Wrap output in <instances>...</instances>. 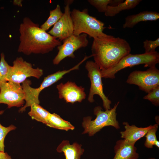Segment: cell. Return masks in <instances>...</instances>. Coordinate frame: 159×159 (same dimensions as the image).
<instances>
[{"label": "cell", "mask_w": 159, "mask_h": 159, "mask_svg": "<svg viewBox=\"0 0 159 159\" xmlns=\"http://www.w3.org/2000/svg\"><path fill=\"white\" fill-rule=\"evenodd\" d=\"M19 30L20 43L18 52L26 55L47 53L62 44L28 17L24 18Z\"/></svg>", "instance_id": "6da1fadb"}, {"label": "cell", "mask_w": 159, "mask_h": 159, "mask_svg": "<svg viewBox=\"0 0 159 159\" xmlns=\"http://www.w3.org/2000/svg\"><path fill=\"white\" fill-rule=\"evenodd\" d=\"M91 49L94 62L101 70L113 67L131 51L127 41L111 35L94 38Z\"/></svg>", "instance_id": "7a4b0ae2"}, {"label": "cell", "mask_w": 159, "mask_h": 159, "mask_svg": "<svg viewBox=\"0 0 159 159\" xmlns=\"http://www.w3.org/2000/svg\"><path fill=\"white\" fill-rule=\"evenodd\" d=\"M71 15L74 26L73 34H85L93 39L110 36L103 32L106 28L104 23L90 15L87 9L81 11L74 9L71 11Z\"/></svg>", "instance_id": "3957f363"}, {"label": "cell", "mask_w": 159, "mask_h": 159, "mask_svg": "<svg viewBox=\"0 0 159 159\" xmlns=\"http://www.w3.org/2000/svg\"><path fill=\"white\" fill-rule=\"evenodd\" d=\"M119 104L118 102L113 107L109 110L104 111L100 106L95 107L94 109V114L96 117L92 120L90 116L85 117L83 119L82 125L84 128L82 134H88L90 136L94 135L104 127L112 126L116 129L120 128L118 121L116 118V110Z\"/></svg>", "instance_id": "277c9868"}, {"label": "cell", "mask_w": 159, "mask_h": 159, "mask_svg": "<svg viewBox=\"0 0 159 159\" xmlns=\"http://www.w3.org/2000/svg\"><path fill=\"white\" fill-rule=\"evenodd\" d=\"M159 63V53L157 52L152 53L132 54L130 53L123 57L117 63L112 67L101 70L102 78L113 79L115 74L121 70L128 67L144 64L149 68L155 67Z\"/></svg>", "instance_id": "5b68a950"}, {"label": "cell", "mask_w": 159, "mask_h": 159, "mask_svg": "<svg viewBox=\"0 0 159 159\" xmlns=\"http://www.w3.org/2000/svg\"><path fill=\"white\" fill-rule=\"evenodd\" d=\"M85 68L88 72V76L91 83L88 101L91 103L94 102V95H98L102 101L103 105L105 110L110 109L112 102L104 92L101 70L99 67L94 62L87 61Z\"/></svg>", "instance_id": "8992f818"}, {"label": "cell", "mask_w": 159, "mask_h": 159, "mask_svg": "<svg viewBox=\"0 0 159 159\" xmlns=\"http://www.w3.org/2000/svg\"><path fill=\"white\" fill-rule=\"evenodd\" d=\"M43 74L42 69L38 67L34 68L30 63L22 57H18L13 62L6 81L20 84L28 77H33L39 79Z\"/></svg>", "instance_id": "52a82bcc"}, {"label": "cell", "mask_w": 159, "mask_h": 159, "mask_svg": "<svg viewBox=\"0 0 159 159\" xmlns=\"http://www.w3.org/2000/svg\"><path fill=\"white\" fill-rule=\"evenodd\" d=\"M126 82L136 85L140 90L148 93L159 86V70L155 67L145 71H134L129 74Z\"/></svg>", "instance_id": "ba28073f"}, {"label": "cell", "mask_w": 159, "mask_h": 159, "mask_svg": "<svg viewBox=\"0 0 159 159\" xmlns=\"http://www.w3.org/2000/svg\"><path fill=\"white\" fill-rule=\"evenodd\" d=\"M87 34L79 35L73 34L63 40V44L57 47L58 53L53 60V64L57 65L64 58L75 57L74 52L77 50L87 47L89 43Z\"/></svg>", "instance_id": "9c48e42d"}, {"label": "cell", "mask_w": 159, "mask_h": 159, "mask_svg": "<svg viewBox=\"0 0 159 159\" xmlns=\"http://www.w3.org/2000/svg\"><path fill=\"white\" fill-rule=\"evenodd\" d=\"M24 97L20 84L7 82L0 87V104L7 105L8 108L23 106Z\"/></svg>", "instance_id": "30bf717a"}, {"label": "cell", "mask_w": 159, "mask_h": 159, "mask_svg": "<svg viewBox=\"0 0 159 159\" xmlns=\"http://www.w3.org/2000/svg\"><path fill=\"white\" fill-rule=\"evenodd\" d=\"M64 12L58 21L48 32L60 41L73 34L74 26L69 4H65Z\"/></svg>", "instance_id": "8fae6325"}, {"label": "cell", "mask_w": 159, "mask_h": 159, "mask_svg": "<svg viewBox=\"0 0 159 159\" xmlns=\"http://www.w3.org/2000/svg\"><path fill=\"white\" fill-rule=\"evenodd\" d=\"M56 88L59 98L64 99L67 103L80 102L86 98L85 88L77 86L74 82L61 83L57 85Z\"/></svg>", "instance_id": "7c38bea8"}, {"label": "cell", "mask_w": 159, "mask_h": 159, "mask_svg": "<svg viewBox=\"0 0 159 159\" xmlns=\"http://www.w3.org/2000/svg\"><path fill=\"white\" fill-rule=\"evenodd\" d=\"M22 84L21 86L24 93L25 104L19 110V112H24L26 108L30 107L34 103L39 104V96L40 93L44 89L51 86L49 80L46 77H44L39 87L37 88L32 87L31 81L27 79Z\"/></svg>", "instance_id": "4fadbf2b"}, {"label": "cell", "mask_w": 159, "mask_h": 159, "mask_svg": "<svg viewBox=\"0 0 159 159\" xmlns=\"http://www.w3.org/2000/svg\"><path fill=\"white\" fill-rule=\"evenodd\" d=\"M135 144L124 139L117 141L114 147L115 156L112 159H138L139 154Z\"/></svg>", "instance_id": "5bb4252c"}, {"label": "cell", "mask_w": 159, "mask_h": 159, "mask_svg": "<svg viewBox=\"0 0 159 159\" xmlns=\"http://www.w3.org/2000/svg\"><path fill=\"white\" fill-rule=\"evenodd\" d=\"M122 124L125 130L120 132L121 138L135 144L145 136L148 130L154 126V125H150L146 127H138L134 125H130L127 122H123Z\"/></svg>", "instance_id": "9a60e30c"}, {"label": "cell", "mask_w": 159, "mask_h": 159, "mask_svg": "<svg viewBox=\"0 0 159 159\" xmlns=\"http://www.w3.org/2000/svg\"><path fill=\"white\" fill-rule=\"evenodd\" d=\"M159 18V13L157 12L145 11L137 14L129 15L125 18L123 25L124 28H132L142 21H156Z\"/></svg>", "instance_id": "2e32d148"}, {"label": "cell", "mask_w": 159, "mask_h": 159, "mask_svg": "<svg viewBox=\"0 0 159 159\" xmlns=\"http://www.w3.org/2000/svg\"><path fill=\"white\" fill-rule=\"evenodd\" d=\"M57 151L59 153L63 152L65 159H80L84 150L82 145L77 143L71 145L68 140H63L58 146Z\"/></svg>", "instance_id": "e0dca14e"}, {"label": "cell", "mask_w": 159, "mask_h": 159, "mask_svg": "<svg viewBox=\"0 0 159 159\" xmlns=\"http://www.w3.org/2000/svg\"><path fill=\"white\" fill-rule=\"evenodd\" d=\"M141 1V0H126L116 6L109 5L105 14L107 16H114L122 11L134 8Z\"/></svg>", "instance_id": "ac0fdd59"}, {"label": "cell", "mask_w": 159, "mask_h": 159, "mask_svg": "<svg viewBox=\"0 0 159 159\" xmlns=\"http://www.w3.org/2000/svg\"><path fill=\"white\" fill-rule=\"evenodd\" d=\"M45 125L51 127L66 131L73 130L74 128L69 122L64 120L55 113H50Z\"/></svg>", "instance_id": "d6986e66"}, {"label": "cell", "mask_w": 159, "mask_h": 159, "mask_svg": "<svg viewBox=\"0 0 159 159\" xmlns=\"http://www.w3.org/2000/svg\"><path fill=\"white\" fill-rule=\"evenodd\" d=\"M30 107V110L28 114L31 118L46 124L50 113L39 104L34 103Z\"/></svg>", "instance_id": "ffe728a7"}, {"label": "cell", "mask_w": 159, "mask_h": 159, "mask_svg": "<svg viewBox=\"0 0 159 159\" xmlns=\"http://www.w3.org/2000/svg\"><path fill=\"white\" fill-rule=\"evenodd\" d=\"M59 5H57L55 9L51 10L47 20L40 26L45 31L48 30L52 26L54 25L60 19L63 14Z\"/></svg>", "instance_id": "44dd1931"}, {"label": "cell", "mask_w": 159, "mask_h": 159, "mask_svg": "<svg viewBox=\"0 0 159 159\" xmlns=\"http://www.w3.org/2000/svg\"><path fill=\"white\" fill-rule=\"evenodd\" d=\"M123 0H88V2L95 8L100 12H105L109 4L115 6L123 2Z\"/></svg>", "instance_id": "7402d4cb"}, {"label": "cell", "mask_w": 159, "mask_h": 159, "mask_svg": "<svg viewBox=\"0 0 159 159\" xmlns=\"http://www.w3.org/2000/svg\"><path fill=\"white\" fill-rule=\"evenodd\" d=\"M0 60V87L7 82L6 79L11 66L9 65L5 59L4 53L1 54Z\"/></svg>", "instance_id": "603a6c76"}, {"label": "cell", "mask_w": 159, "mask_h": 159, "mask_svg": "<svg viewBox=\"0 0 159 159\" xmlns=\"http://www.w3.org/2000/svg\"><path fill=\"white\" fill-rule=\"evenodd\" d=\"M158 125L157 124L154 125V126L150 129L145 135L146 140L144 143L145 146L148 148H152L155 145L157 140L156 132L158 128Z\"/></svg>", "instance_id": "cb8c5ba5"}, {"label": "cell", "mask_w": 159, "mask_h": 159, "mask_svg": "<svg viewBox=\"0 0 159 159\" xmlns=\"http://www.w3.org/2000/svg\"><path fill=\"white\" fill-rule=\"evenodd\" d=\"M4 110L0 111V115L4 112ZM16 127L13 125L7 127L2 126L0 123V151L4 152V140L7 134L10 131L14 130Z\"/></svg>", "instance_id": "d4e9b609"}, {"label": "cell", "mask_w": 159, "mask_h": 159, "mask_svg": "<svg viewBox=\"0 0 159 159\" xmlns=\"http://www.w3.org/2000/svg\"><path fill=\"white\" fill-rule=\"evenodd\" d=\"M143 99L150 101L154 105H159V86H158L148 93L143 97Z\"/></svg>", "instance_id": "484cf974"}, {"label": "cell", "mask_w": 159, "mask_h": 159, "mask_svg": "<svg viewBox=\"0 0 159 159\" xmlns=\"http://www.w3.org/2000/svg\"><path fill=\"white\" fill-rule=\"evenodd\" d=\"M145 53H152L155 52L156 48L159 46V38L154 41L146 40L143 42Z\"/></svg>", "instance_id": "4316f807"}, {"label": "cell", "mask_w": 159, "mask_h": 159, "mask_svg": "<svg viewBox=\"0 0 159 159\" xmlns=\"http://www.w3.org/2000/svg\"><path fill=\"white\" fill-rule=\"evenodd\" d=\"M0 159H12L7 153L0 151Z\"/></svg>", "instance_id": "83f0119b"}, {"label": "cell", "mask_w": 159, "mask_h": 159, "mask_svg": "<svg viewBox=\"0 0 159 159\" xmlns=\"http://www.w3.org/2000/svg\"><path fill=\"white\" fill-rule=\"evenodd\" d=\"M22 0H14L13 1V4L17 5L19 6H22Z\"/></svg>", "instance_id": "f1b7e54d"}, {"label": "cell", "mask_w": 159, "mask_h": 159, "mask_svg": "<svg viewBox=\"0 0 159 159\" xmlns=\"http://www.w3.org/2000/svg\"><path fill=\"white\" fill-rule=\"evenodd\" d=\"M154 145L155 146L158 148H159V142L158 140H157L156 142Z\"/></svg>", "instance_id": "f546056e"}, {"label": "cell", "mask_w": 159, "mask_h": 159, "mask_svg": "<svg viewBox=\"0 0 159 159\" xmlns=\"http://www.w3.org/2000/svg\"><path fill=\"white\" fill-rule=\"evenodd\" d=\"M155 121L156 122H157L156 124H157L158 125H159V124H158V122L159 123V122L158 121V120H159V116H156V117H155Z\"/></svg>", "instance_id": "4dcf8cb0"}, {"label": "cell", "mask_w": 159, "mask_h": 159, "mask_svg": "<svg viewBox=\"0 0 159 159\" xmlns=\"http://www.w3.org/2000/svg\"><path fill=\"white\" fill-rule=\"evenodd\" d=\"M148 159H156V158H149Z\"/></svg>", "instance_id": "1f68e13d"}]
</instances>
